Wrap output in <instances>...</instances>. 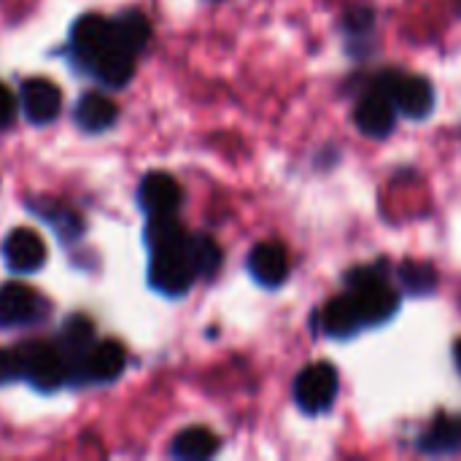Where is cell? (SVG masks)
<instances>
[{
    "mask_svg": "<svg viewBox=\"0 0 461 461\" xmlns=\"http://www.w3.org/2000/svg\"><path fill=\"white\" fill-rule=\"evenodd\" d=\"M346 281L351 286V294H354V303L359 308L365 327L384 324L397 313L400 294L397 289L386 284L381 267H357L346 276Z\"/></svg>",
    "mask_w": 461,
    "mask_h": 461,
    "instance_id": "6da1fadb",
    "label": "cell"
},
{
    "mask_svg": "<svg viewBox=\"0 0 461 461\" xmlns=\"http://www.w3.org/2000/svg\"><path fill=\"white\" fill-rule=\"evenodd\" d=\"M373 89L384 92L394 103V108L408 119H427L435 108V89L424 76L384 70Z\"/></svg>",
    "mask_w": 461,
    "mask_h": 461,
    "instance_id": "7a4b0ae2",
    "label": "cell"
},
{
    "mask_svg": "<svg viewBox=\"0 0 461 461\" xmlns=\"http://www.w3.org/2000/svg\"><path fill=\"white\" fill-rule=\"evenodd\" d=\"M19 357V370L22 378L30 381L32 389L38 392H54L68 381V365L59 357L57 346L43 343V340H27L14 346Z\"/></svg>",
    "mask_w": 461,
    "mask_h": 461,
    "instance_id": "3957f363",
    "label": "cell"
},
{
    "mask_svg": "<svg viewBox=\"0 0 461 461\" xmlns=\"http://www.w3.org/2000/svg\"><path fill=\"white\" fill-rule=\"evenodd\" d=\"M197 278L189 257H186V243L181 249H167V251H151V265H149V284L167 297H181L189 292L192 281Z\"/></svg>",
    "mask_w": 461,
    "mask_h": 461,
    "instance_id": "277c9868",
    "label": "cell"
},
{
    "mask_svg": "<svg viewBox=\"0 0 461 461\" xmlns=\"http://www.w3.org/2000/svg\"><path fill=\"white\" fill-rule=\"evenodd\" d=\"M338 397V370L327 362L308 365L294 381V400L300 411L319 416L332 408Z\"/></svg>",
    "mask_w": 461,
    "mask_h": 461,
    "instance_id": "5b68a950",
    "label": "cell"
},
{
    "mask_svg": "<svg viewBox=\"0 0 461 461\" xmlns=\"http://www.w3.org/2000/svg\"><path fill=\"white\" fill-rule=\"evenodd\" d=\"M46 303L27 284H5L0 289V327H30L43 319Z\"/></svg>",
    "mask_w": 461,
    "mask_h": 461,
    "instance_id": "8992f818",
    "label": "cell"
},
{
    "mask_svg": "<svg viewBox=\"0 0 461 461\" xmlns=\"http://www.w3.org/2000/svg\"><path fill=\"white\" fill-rule=\"evenodd\" d=\"M3 259L14 273H35L46 262V243L30 227H16L3 240Z\"/></svg>",
    "mask_w": 461,
    "mask_h": 461,
    "instance_id": "52a82bcc",
    "label": "cell"
},
{
    "mask_svg": "<svg viewBox=\"0 0 461 461\" xmlns=\"http://www.w3.org/2000/svg\"><path fill=\"white\" fill-rule=\"evenodd\" d=\"M181 186L170 173L154 170L146 173L140 186H138V205L149 213V216H165V213H176L181 205Z\"/></svg>",
    "mask_w": 461,
    "mask_h": 461,
    "instance_id": "ba28073f",
    "label": "cell"
},
{
    "mask_svg": "<svg viewBox=\"0 0 461 461\" xmlns=\"http://www.w3.org/2000/svg\"><path fill=\"white\" fill-rule=\"evenodd\" d=\"M19 97H22V111L27 122L32 124H49L59 116L62 92L49 78H27L19 89Z\"/></svg>",
    "mask_w": 461,
    "mask_h": 461,
    "instance_id": "9c48e42d",
    "label": "cell"
},
{
    "mask_svg": "<svg viewBox=\"0 0 461 461\" xmlns=\"http://www.w3.org/2000/svg\"><path fill=\"white\" fill-rule=\"evenodd\" d=\"M111 43H113V24L105 16L86 14V16L76 19V24L70 30V49L81 65H86L92 57H97Z\"/></svg>",
    "mask_w": 461,
    "mask_h": 461,
    "instance_id": "30bf717a",
    "label": "cell"
},
{
    "mask_svg": "<svg viewBox=\"0 0 461 461\" xmlns=\"http://www.w3.org/2000/svg\"><path fill=\"white\" fill-rule=\"evenodd\" d=\"M124 362H127V354L119 340H100V343H92L89 351L84 354L78 375H84L92 384H108L122 375Z\"/></svg>",
    "mask_w": 461,
    "mask_h": 461,
    "instance_id": "8fae6325",
    "label": "cell"
},
{
    "mask_svg": "<svg viewBox=\"0 0 461 461\" xmlns=\"http://www.w3.org/2000/svg\"><path fill=\"white\" fill-rule=\"evenodd\" d=\"M354 122L357 127L367 135V138H386L394 124H397V108L394 103L378 92V89H370L367 95H362V100L357 103L354 108Z\"/></svg>",
    "mask_w": 461,
    "mask_h": 461,
    "instance_id": "7c38bea8",
    "label": "cell"
},
{
    "mask_svg": "<svg viewBox=\"0 0 461 461\" xmlns=\"http://www.w3.org/2000/svg\"><path fill=\"white\" fill-rule=\"evenodd\" d=\"M249 273L254 276L257 284L276 289L289 278V257L286 249L276 240L270 243H257L249 254Z\"/></svg>",
    "mask_w": 461,
    "mask_h": 461,
    "instance_id": "4fadbf2b",
    "label": "cell"
},
{
    "mask_svg": "<svg viewBox=\"0 0 461 461\" xmlns=\"http://www.w3.org/2000/svg\"><path fill=\"white\" fill-rule=\"evenodd\" d=\"M92 332H95V324L86 316H81V313H73V316H68L62 321L59 340H57V351H59V357L68 365V375H76L78 373L81 359H84V354L92 346Z\"/></svg>",
    "mask_w": 461,
    "mask_h": 461,
    "instance_id": "5bb4252c",
    "label": "cell"
},
{
    "mask_svg": "<svg viewBox=\"0 0 461 461\" xmlns=\"http://www.w3.org/2000/svg\"><path fill=\"white\" fill-rule=\"evenodd\" d=\"M84 68H86V70H89L100 84L119 89V86H124V84L132 78V70H135V54L124 51V49L113 41L108 49H103L97 57H92Z\"/></svg>",
    "mask_w": 461,
    "mask_h": 461,
    "instance_id": "9a60e30c",
    "label": "cell"
},
{
    "mask_svg": "<svg viewBox=\"0 0 461 461\" xmlns=\"http://www.w3.org/2000/svg\"><path fill=\"white\" fill-rule=\"evenodd\" d=\"M116 116H119L116 103L103 92H86L76 103V124L92 135L111 130L116 124Z\"/></svg>",
    "mask_w": 461,
    "mask_h": 461,
    "instance_id": "2e32d148",
    "label": "cell"
},
{
    "mask_svg": "<svg viewBox=\"0 0 461 461\" xmlns=\"http://www.w3.org/2000/svg\"><path fill=\"white\" fill-rule=\"evenodd\" d=\"M365 324H362V316H359V308H357L351 292L332 297L321 311V330L332 338H351Z\"/></svg>",
    "mask_w": 461,
    "mask_h": 461,
    "instance_id": "e0dca14e",
    "label": "cell"
},
{
    "mask_svg": "<svg viewBox=\"0 0 461 461\" xmlns=\"http://www.w3.org/2000/svg\"><path fill=\"white\" fill-rule=\"evenodd\" d=\"M419 448L429 456H446L461 451V416H438L419 438Z\"/></svg>",
    "mask_w": 461,
    "mask_h": 461,
    "instance_id": "ac0fdd59",
    "label": "cell"
},
{
    "mask_svg": "<svg viewBox=\"0 0 461 461\" xmlns=\"http://www.w3.org/2000/svg\"><path fill=\"white\" fill-rule=\"evenodd\" d=\"M216 451H219V438L208 427H189V429L178 432L170 446V454L184 461L211 459Z\"/></svg>",
    "mask_w": 461,
    "mask_h": 461,
    "instance_id": "d6986e66",
    "label": "cell"
},
{
    "mask_svg": "<svg viewBox=\"0 0 461 461\" xmlns=\"http://www.w3.org/2000/svg\"><path fill=\"white\" fill-rule=\"evenodd\" d=\"M111 24H113V41L130 54H138L151 38V22L140 11H124Z\"/></svg>",
    "mask_w": 461,
    "mask_h": 461,
    "instance_id": "ffe728a7",
    "label": "cell"
},
{
    "mask_svg": "<svg viewBox=\"0 0 461 461\" xmlns=\"http://www.w3.org/2000/svg\"><path fill=\"white\" fill-rule=\"evenodd\" d=\"M186 232L184 227L176 221L173 213H165V216H149V224H146V243L151 251H167V249H181L186 243Z\"/></svg>",
    "mask_w": 461,
    "mask_h": 461,
    "instance_id": "44dd1931",
    "label": "cell"
},
{
    "mask_svg": "<svg viewBox=\"0 0 461 461\" xmlns=\"http://www.w3.org/2000/svg\"><path fill=\"white\" fill-rule=\"evenodd\" d=\"M186 257H189L194 273L203 278L213 276L221 265V249L208 235H189L186 238Z\"/></svg>",
    "mask_w": 461,
    "mask_h": 461,
    "instance_id": "7402d4cb",
    "label": "cell"
},
{
    "mask_svg": "<svg viewBox=\"0 0 461 461\" xmlns=\"http://www.w3.org/2000/svg\"><path fill=\"white\" fill-rule=\"evenodd\" d=\"M400 284L413 294H429L438 286V276L424 262H402L400 265Z\"/></svg>",
    "mask_w": 461,
    "mask_h": 461,
    "instance_id": "603a6c76",
    "label": "cell"
},
{
    "mask_svg": "<svg viewBox=\"0 0 461 461\" xmlns=\"http://www.w3.org/2000/svg\"><path fill=\"white\" fill-rule=\"evenodd\" d=\"M43 216L51 221V227L57 230V235H59V238H65V240H76V238L81 235V230H84L81 219H78L70 208H65V205H57V211H54V213L43 211Z\"/></svg>",
    "mask_w": 461,
    "mask_h": 461,
    "instance_id": "cb8c5ba5",
    "label": "cell"
},
{
    "mask_svg": "<svg viewBox=\"0 0 461 461\" xmlns=\"http://www.w3.org/2000/svg\"><path fill=\"white\" fill-rule=\"evenodd\" d=\"M19 378H22V370H19L16 348H0V384H11Z\"/></svg>",
    "mask_w": 461,
    "mask_h": 461,
    "instance_id": "d4e9b609",
    "label": "cell"
},
{
    "mask_svg": "<svg viewBox=\"0 0 461 461\" xmlns=\"http://www.w3.org/2000/svg\"><path fill=\"white\" fill-rule=\"evenodd\" d=\"M373 22H375V14H373L370 8H354V11L346 14V27H348V32H365V30H370Z\"/></svg>",
    "mask_w": 461,
    "mask_h": 461,
    "instance_id": "484cf974",
    "label": "cell"
},
{
    "mask_svg": "<svg viewBox=\"0 0 461 461\" xmlns=\"http://www.w3.org/2000/svg\"><path fill=\"white\" fill-rule=\"evenodd\" d=\"M16 113V103H14V95L8 92L5 84H0V127H5Z\"/></svg>",
    "mask_w": 461,
    "mask_h": 461,
    "instance_id": "4316f807",
    "label": "cell"
},
{
    "mask_svg": "<svg viewBox=\"0 0 461 461\" xmlns=\"http://www.w3.org/2000/svg\"><path fill=\"white\" fill-rule=\"evenodd\" d=\"M454 357H456V367H459L461 373V340L456 343V348H454Z\"/></svg>",
    "mask_w": 461,
    "mask_h": 461,
    "instance_id": "83f0119b",
    "label": "cell"
}]
</instances>
